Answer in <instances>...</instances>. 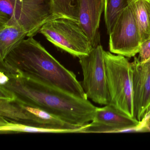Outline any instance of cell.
<instances>
[{"label":"cell","instance_id":"1","mask_svg":"<svg viewBox=\"0 0 150 150\" xmlns=\"http://www.w3.org/2000/svg\"><path fill=\"white\" fill-rule=\"evenodd\" d=\"M0 70L9 78L6 84L0 85V96H13L75 126H84L93 119L97 107L88 99L16 73Z\"/></svg>","mask_w":150,"mask_h":150},{"label":"cell","instance_id":"2","mask_svg":"<svg viewBox=\"0 0 150 150\" xmlns=\"http://www.w3.org/2000/svg\"><path fill=\"white\" fill-rule=\"evenodd\" d=\"M0 69L16 73L88 99L81 83L33 37L24 39L3 61Z\"/></svg>","mask_w":150,"mask_h":150},{"label":"cell","instance_id":"3","mask_svg":"<svg viewBox=\"0 0 150 150\" xmlns=\"http://www.w3.org/2000/svg\"><path fill=\"white\" fill-rule=\"evenodd\" d=\"M110 105L134 117L131 63L124 56L104 51Z\"/></svg>","mask_w":150,"mask_h":150},{"label":"cell","instance_id":"4","mask_svg":"<svg viewBox=\"0 0 150 150\" xmlns=\"http://www.w3.org/2000/svg\"><path fill=\"white\" fill-rule=\"evenodd\" d=\"M38 33L56 47L76 57L88 55L94 48L79 22L71 19H52Z\"/></svg>","mask_w":150,"mask_h":150},{"label":"cell","instance_id":"5","mask_svg":"<svg viewBox=\"0 0 150 150\" xmlns=\"http://www.w3.org/2000/svg\"><path fill=\"white\" fill-rule=\"evenodd\" d=\"M0 117L9 122L35 127L77 129L85 126L67 123L43 110L10 96H0Z\"/></svg>","mask_w":150,"mask_h":150},{"label":"cell","instance_id":"6","mask_svg":"<svg viewBox=\"0 0 150 150\" xmlns=\"http://www.w3.org/2000/svg\"><path fill=\"white\" fill-rule=\"evenodd\" d=\"M79 59L83 76L81 84L88 98L100 105H108L109 91L102 46L99 45Z\"/></svg>","mask_w":150,"mask_h":150},{"label":"cell","instance_id":"7","mask_svg":"<svg viewBox=\"0 0 150 150\" xmlns=\"http://www.w3.org/2000/svg\"><path fill=\"white\" fill-rule=\"evenodd\" d=\"M110 52L127 57H135L141 45L134 13L128 6L118 14L109 34Z\"/></svg>","mask_w":150,"mask_h":150},{"label":"cell","instance_id":"8","mask_svg":"<svg viewBox=\"0 0 150 150\" xmlns=\"http://www.w3.org/2000/svg\"><path fill=\"white\" fill-rule=\"evenodd\" d=\"M140 122L117 110L111 105L96 108L93 121L84 127L83 133L125 132L137 128Z\"/></svg>","mask_w":150,"mask_h":150},{"label":"cell","instance_id":"9","mask_svg":"<svg viewBox=\"0 0 150 150\" xmlns=\"http://www.w3.org/2000/svg\"><path fill=\"white\" fill-rule=\"evenodd\" d=\"M15 18L28 33V37L38 33L42 26L54 19L50 0H18Z\"/></svg>","mask_w":150,"mask_h":150},{"label":"cell","instance_id":"10","mask_svg":"<svg viewBox=\"0 0 150 150\" xmlns=\"http://www.w3.org/2000/svg\"><path fill=\"white\" fill-rule=\"evenodd\" d=\"M134 117L139 122L150 108V61L132 62Z\"/></svg>","mask_w":150,"mask_h":150},{"label":"cell","instance_id":"11","mask_svg":"<svg viewBox=\"0 0 150 150\" xmlns=\"http://www.w3.org/2000/svg\"><path fill=\"white\" fill-rule=\"evenodd\" d=\"M105 0H77L78 22L93 48L100 45L101 16Z\"/></svg>","mask_w":150,"mask_h":150},{"label":"cell","instance_id":"12","mask_svg":"<svg viewBox=\"0 0 150 150\" xmlns=\"http://www.w3.org/2000/svg\"><path fill=\"white\" fill-rule=\"evenodd\" d=\"M26 37L28 33L15 18L0 25V62L3 61Z\"/></svg>","mask_w":150,"mask_h":150},{"label":"cell","instance_id":"13","mask_svg":"<svg viewBox=\"0 0 150 150\" xmlns=\"http://www.w3.org/2000/svg\"><path fill=\"white\" fill-rule=\"evenodd\" d=\"M128 2L134 13L142 43L150 38V0H128Z\"/></svg>","mask_w":150,"mask_h":150},{"label":"cell","instance_id":"14","mask_svg":"<svg viewBox=\"0 0 150 150\" xmlns=\"http://www.w3.org/2000/svg\"><path fill=\"white\" fill-rule=\"evenodd\" d=\"M85 125L77 129H57L35 127L21 124L13 122L0 117V133L1 134L12 133H83Z\"/></svg>","mask_w":150,"mask_h":150},{"label":"cell","instance_id":"15","mask_svg":"<svg viewBox=\"0 0 150 150\" xmlns=\"http://www.w3.org/2000/svg\"><path fill=\"white\" fill-rule=\"evenodd\" d=\"M54 19L64 18L78 21L77 0H50Z\"/></svg>","mask_w":150,"mask_h":150},{"label":"cell","instance_id":"16","mask_svg":"<svg viewBox=\"0 0 150 150\" xmlns=\"http://www.w3.org/2000/svg\"><path fill=\"white\" fill-rule=\"evenodd\" d=\"M128 0H105L104 20L109 35L118 14L129 6Z\"/></svg>","mask_w":150,"mask_h":150},{"label":"cell","instance_id":"17","mask_svg":"<svg viewBox=\"0 0 150 150\" xmlns=\"http://www.w3.org/2000/svg\"><path fill=\"white\" fill-rule=\"evenodd\" d=\"M18 0H0V25L15 18Z\"/></svg>","mask_w":150,"mask_h":150},{"label":"cell","instance_id":"18","mask_svg":"<svg viewBox=\"0 0 150 150\" xmlns=\"http://www.w3.org/2000/svg\"><path fill=\"white\" fill-rule=\"evenodd\" d=\"M139 60L145 62L150 57V38L141 43L139 52Z\"/></svg>","mask_w":150,"mask_h":150},{"label":"cell","instance_id":"19","mask_svg":"<svg viewBox=\"0 0 150 150\" xmlns=\"http://www.w3.org/2000/svg\"></svg>","mask_w":150,"mask_h":150}]
</instances>
